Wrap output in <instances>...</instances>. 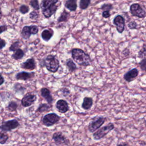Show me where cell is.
Wrapping results in <instances>:
<instances>
[{
    "instance_id": "26",
    "label": "cell",
    "mask_w": 146,
    "mask_h": 146,
    "mask_svg": "<svg viewBox=\"0 0 146 146\" xmlns=\"http://www.w3.org/2000/svg\"><path fill=\"white\" fill-rule=\"evenodd\" d=\"M18 107V104L17 102L14 101H11L9 103L8 106L6 107V109L9 111H15L17 110V108Z\"/></svg>"
},
{
    "instance_id": "35",
    "label": "cell",
    "mask_w": 146,
    "mask_h": 146,
    "mask_svg": "<svg viewBox=\"0 0 146 146\" xmlns=\"http://www.w3.org/2000/svg\"><path fill=\"white\" fill-rule=\"evenodd\" d=\"M30 30L32 35H35L38 33L39 28L38 26L35 25H31L30 26Z\"/></svg>"
},
{
    "instance_id": "17",
    "label": "cell",
    "mask_w": 146,
    "mask_h": 146,
    "mask_svg": "<svg viewBox=\"0 0 146 146\" xmlns=\"http://www.w3.org/2000/svg\"><path fill=\"white\" fill-rule=\"evenodd\" d=\"M54 31L51 29H44L41 33L42 39L45 42H48L54 35Z\"/></svg>"
},
{
    "instance_id": "9",
    "label": "cell",
    "mask_w": 146,
    "mask_h": 146,
    "mask_svg": "<svg viewBox=\"0 0 146 146\" xmlns=\"http://www.w3.org/2000/svg\"><path fill=\"white\" fill-rule=\"evenodd\" d=\"M113 23L116 26L117 31L121 34L125 30V19L124 17L120 15H116L113 20Z\"/></svg>"
},
{
    "instance_id": "32",
    "label": "cell",
    "mask_w": 146,
    "mask_h": 146,
    "mask_svg": "<svg viewBox=\"0 0 146 146\" xmlns=\"http://www.w3.org/2000/svg\"><path fill=\"white\" fill-rule=\"evenodd\" d=\"M39 17V13L37 11V10H33L29 14V18L32 20H36Z\"/></svg>"
},
{
    "instance_id": "5",
    "label": "cell",
    "mask_w": 146,
    "mask_h": 146,
    "mask_svg": "<svg viewBox=\"0 0 146 146\" xmlns=\"http://www.w3.org/2000/svg\"><path fill=\"white\" fill-rule=\"evenodd\" d=\"M106 120L107 118L102 116H97L94 117L88 125V131L91 133H94L100 128Z\"/></svg>"
},
{
    "instance_id": "3",
    "label": "cell",
    "mask_w": 146,
    "mask_h": 146,
    "mask_svg": "<svg viewBox=\"0 0 146 146\" xmlns=\"http://www.w3.org/2000/svg\"><path fill=\"white\" fill-rule=\"evenodd\" d=\"M40 65L42 67H45L48 71L55 73L58 71L60 63L55 55H48L41 61Z\"/></svg>"
},
{
    "instance_id": "10",
    "label": "cell",
    "mask_w": 146,
    "mask_h": 146,
    "mask_svg": "<svg viewBox=\"0 0 146 146\" xmlns=\"http://www.w3.org/2000/svg\"><path fill=\"white\" fill-rule=\"evenodd\" d=\"M52 138L57 145H68L70 143L69 140L65 137V136L61 132H55L53 134Z\"/></svg>"
},
{
    "instance_id": "24",
    "label": "cell",
    "mask_w": 146,
    "mask_h": 146,
    "mask_svg": "<svg viewBox=\"0 0 146 146\" xmlns=\"http://www.w3.org/2000/svg\"><path fill=\"white\" fill-rule=\"evenodd\" d=\"M21 47V44L20 41L17 40V41H15L14 42H13V43L10 45V46L9 47V50L10 51L14 52V51H15L17 50L20 48Z\"/></svg>"
},
{
    "instance_id": "14",
    "label": "cell",
    "mask_w": 146,
    "mask_h": 146,
    "mask_svg": "<svg viewBox=\"0 0 146 146\" xmlns=\"http://www.w3.org/2000/svg\"><path fill=\"white\" fill-rule=\"evenodd\" d=\"M21 67L22 68L32 71L36 68L35 60L33 58L27 59L25 62L21 63Z\"/></svg>"
},
{
    "instance_id": "1",
    "label": "cell",
    "mask_w": 146,
    "mask_h": 146,
    "mask_svg": "<svg viewBox=\"0 0 146 146\" xmlns=\"http://www.w3.org/2000/svg\"><path fill=\"white\" fill-rule=\"evenodd\" d=\"M59 0H42L40 3L42 13L46 18H50L60 7Z\"/></svg>"
},
{
    "instance_id": "18",
    "label": "cell",
    "mask_w": 146,
    "mask_h": 146,
    "mask_svg": "<svg viewBox=\"0 0 146 146\" xmlns=\"http://www.w3.org/2000/svg\"><path fill=\"white\" fill-rule=\"evenodd\" d=\"M93 105V99L91 97L86 96L83 98V103L82 104V107L85 110H90Z\"/></svg>"
},
{
    "instance_id": "12",
    "label": "cell",
    "mask_w": 146,
    "mask_h": 146,
    "mask_svg": "<svg viewBox=\"0 0 146 146\" xmlns=\"http://www.w3.org/2000/svg\"><path fill=\"white\" fill-rule=\"evenodd\" d=\"M139 73V70L136 68H133L124 74L123 79L127 82H131L137 77Z\"/></svg>"
},
{
    "instance_id": "6",
    "label": "cell",
    "mask_w": 146,
    "mask_h": 146,
    "mask_svg": "<svg viewBox=\"0 0 146 146\" xmlns=\"http://www.w3.org/2000/svg\"><path fill=\"white\" fill-rule=\"evenodd\" d=\"M60 120V116L55 113H50L45 115L42 119V121L43 125L46 127H51L56 124Z\"/></svg>"
},
{
    "instance_id": "22",
    "label": "cell",
    "mask_w": 146,
    "mask_h": 146,
    "mask_svg": "<svg viewBox=\"0 0 146 146\" xmlns=\"http://www.w3.org/2000/svg\"><path fill=\"white\" fill-rule=\"evenodd\" d=\"M25 56V52L21 48L17 50L11 55V58L15 60H19L23 58Z\"/></svg>"
},
{
    "instance_id": "30",
    "label": "cell",
    "mask_w": 146,
    "mask_h": 146,
    "mask_svg": "<svg viewBox=\"0 0 146 146\" xmlns=\"http://www.w3.org/2000/svg\"><path fill=\"white\" fill-rule=\"evenodd\" d=\"M29 10H30V9H29V6L26 5H24V4L21 5V6L19 7V12L22 14H26L28 13L29 12Z\"/></svg>"
},
{
    "instance_id": "38",
    "label": "cell",
    "mask_w": 146,
    "mask_h": 146,
    "mask_svg": "<svg viewBox=\"0 0 146 146\" xmlns=\"http://www.w3.org/2000/svg\"><path fill=\"white\" fill-rule=\"evenodd\" d=\"M6 45V42L5 39L0 38V50L3 48Z\"/></svg>"
},
{
    "instance_id": "20",
    "label": "cell",
    "mask_w": 146,
    "mask_h": 146,
    "mask_svg": "<svg viewBox=\"0 0 146 146\" xmlns=\"http://www.w3.org/2000/svg\"><path fill=\"white\" fill-rule=\"evenodd\" d=\"M70 17V13L66 10V9H63V11L61 13L60 16L58 17L57 19L58 23L60 22H66L68 21Z\"/></svg>"
},
{
    "instance_id": "41",
    "label": "cell",
    "mask_w": 146,
    "mask_h": 146,
    "mask_svg": "<svg viewBox=\"0 0 146 146\" xmlns=\"http://www.w3.org/2000/svg\"><path fill=\"white\" fill-rule=\"evenodd\" d=\"M5 82L4 78L0 74V86H1Z\"/></svg>"
},
{
    "instance_id": "2",
    "label": "cell",
    "mask_w": 146,
    "mask_h": 146,
    "mask_svg": "<svg viewBox=\"0 0 146 146\" xmlns=\"http://www.w3.org/2000/svg\"><path fill=\"white\" fill-rule=\"evenodd\" d=\"M71 56L74 60L80 66L87 67L91 64L92 60L90 55L80 48H73L71 50Z\"/></svg>"
},
{
    "instance_id": "36",
    "label": "cell",
    "mask_w": 146,
    "mask_h": 146,
    "mask_svg": "<svg viewBox=\"0 0 146 146\" xmlns=\"http://www.w3.org/2000/svg\"><path fill=\"white\" fill-rule=\"evenodd\" d=\"M128 26L130 29H135L137 28V24L135 21H131L128 24Z\"/></svg>"
},
{
    "instance_id": "33",
    "label": "cell",
    "mask_w": 146,
    "mask_h": 146,
    "mask_svg": "<svg viewBox=\"0 0 146 146\" xmlns=\"http://www.w3.org/2000/svg\"><path fill=\"white\" fill-rule=\"evenodd\" d=\"M139 66L143 71H146V58H143L139 63Z\"/></svg>"
},
{
    "instance_id": "13",
    "label": "cell",
    "mask_w": 146,
    "mask_h": 146,
    "mask_svg": "<svg viewBox=\"0 0 146 146\" xmlns=\"http://www.w3.org/2000/svg\"><path fill=\"white\" fill-rule=\"evenodd\" d=\"M56 108L59 112L62 113H66L69 110V106L67 102L63 99H60L56 102Z\"/></svg>"
},
{
    "instance_id": "8",
    "label": "cell",
    "mask_w": 146,
    "mask_h": 146,
    "mask_svg": "<svg viewBox=\"0 0 146 146\" xmlns=\"http://www.w3.org/2000/svg\"><path fill=\"white\" fill-rule=\"evenodd\" d=\"M19 126V123L16 119L9 120L2 123L0 125V131L8 132Z\"/></svg>"
},
{
    "instance_id": "4",
    "label": "cell",
    "mask_w": 146,
    "mask_h": 146,
    "mask_svg": "<svg viewBox=\"0 0 146 146\" xmlns=\"http://www.w3.org/2000/svg\"><path fill=\"white\" fill-rule=\"evenodd\" d=\"M115 128V125L112 123H109L107 125L99 128L97 131L94 132L92 137L95 140H100L104 137L110 132Z\"/></svg>"
},
{
    "instance_id": "25",
    "label": "cell",
    "mask_w": 146,
    "mask_h": 146,
    "mask_svg": "<svg viewBox=\"0 0 146 146\" xmlns=\"http://www.w3.org/2000/svg\"><path fill=\"white\" fill-rule=\"evenodd\" d=\"M91 0H80L79 8L82 10H86L90 5Z\"/></svg>"
},
{
    "instance_id": "7",
    "label": "cell",
    "mask_w": 146,
    "mask_h": 146,
    "mask_svg": "<svg viewBox=\"0 0 146 146\" xmlns=\"http://www.w3.org/2000/svg\"><path fill=\"white\" fill-rule=\"evenodd\" d=\"M129 11L134 17L140 18H143L146 17V11L139 3H133L130 6Z\"/></svg>"
},
{
    "instance_id": "21",
    "label": "cell",
    "mask_w": 146,
    "mask_h": 146,
    "mask_svg": "<svg viewBox=\"0 0 146 146\" xmlns=\"http://www.w3.org/2000/svg\"><path fill=\"white\" fill-rule=\"evenodd\" d=\"M21 35L24 39H28L31 36V33L30 30V26H25L21 32Z\"/></svg>"
},
{
    "instance_id": "15",
    "label": "cell",
    "mask_w": 146,
    "mask_h": 146,
    "mask_svg": "<svg viewBox=\"0 0 146 146\" xmlns=\"http://www.w3.org/2000/svg\"><path fill=\"white\" fill-rule=\"evenodd\" d=\"M35 76L34 72H28L26 71H22L18 72L15 75V78L17 80H27L33 78Z\"/></svg>"
},
{
    "instance_id": "42",
    "label": "cell",
    "mask_w": 146,
    "mask_h": 146,
    "mask_svg": "<svg viewBox=\"0 0 146 146\" xmlns=\"http://www.w3.org/2000/svg\"><path fill=\"white\" fill-rule=\"evenodd\" d=\"M2 13L1 11L0 10V20H1V19L2 18Z\"/></svg>"
},
{
    "instance_id": "39",
    "label": "cell",
    "mask_w": 146,
    "mask_h": 146,
    "mask_svg": "<svg viewBox=\"0 0 146 146\" xmlns=\"http://www.w3.org/2000/svg\"><path fill=\"white\" fill-rule=\"evenodd\" d=\"M7 26L6 25H0V34H2V33L7 31Z\"/></svg>"
},
{
    "instance_id": "19",
    "label": "cell",
    "mask_w": 146,
    "mask_h": 146,
    "mask_svg": "<svg viewBox=\"0 0 146 146\" xmlns=\"http://www.w3.org/2000/svg\"><path fill=\"white\" fill-rule=\"evenodd\" d=\"M64 6L70 11H75L78 7L77 0H66L64 3Z\"/></svg>"
},
{
    "instance_id": "40",
    "label": "cell",
    "mask_w": 146,
    "mask_h": 146,
    "mask_svg": "<svg viewBox=\"0 0 146 146\" xmlns=\"http://www.w3.org/2000/svg\"><path fill=\"white\" fill-rule=\"evenodd\" d=\"M116 146H130V145L127 142H122V143H120V144H118Z\"/></svg>"
},
{
    "instance_id": "23",
    "label": "cell",
    "mask_w": 146,
    "mask_h": 146,
    "mask_svg": "<svg viewBox=\"0 0 146 146\" xmlns=\"http://www.w3.org/2000/svg\"><path fill=\"white\" fill-rule=\"evenodd\" d=\"M66 66L69 70L70 72H74L77 69L76 65L75 63L73 62V60L71 59H68L66 61Z\"/></svg>"
},
{
    "instance_id": "11",
    "label": "cell",
    "mask_w": 146,
    "mask_h": 146,
    "mask_svg": "<svg viewBox=\"0 0 146 146\" xmlns=\"http://www.w3.org/2000/svg\"><path fill=\"white\" fill-rule=\"evenodd\" d=\"M36 100L35 95L31 93H27L25 95L21 100V104L24 107H27L31 106Z\"/></svg>"
},
{
    "instance_id": "28",
    "label": "cell",
    "mask_w": 146,
    "mask_h": 146,
    "mask_svg": "<svg viewBox=\"0 0 146 146\" xmlns=\"http://www.w3.org/2000/svg\"><path fill=\"white\" fill-rule=\"evenodd\" d=\"M50 106L48 105L47 104H40L38 108H37L36 112H43L46 111H48L50 108Z\"/></svg>"
},
{
    "instance_id": "16",
    "label": "cell",
    "mask_w": 146,
    "mask_h": 146,
    "mask_svg": "<svg viewBox=\"0 0 146 146\" xmlns=\"http://www.w3.org/2000/svg\"><path fill=\"white\" fill-rule=\"evenodd\" d=\"M40 93H41V96L47 101V102L48 104L52 103V102L53 101L52 96H51L50 91L48 88H45V87L41 88Z\"/></svg>"
},
{
    "instance_id": "29",
    "label": "cell",
    "mask_w": 146,
    "mask_h": 146,
    "mask_svg": "<svg viewBox=\"0 0 146 146\" xmlns=\"http://www.w3.org/2000/svg\"><path fill=\"white\" fill-rule=\"evenodd\" d=\"M29 4L35 10L38 11L40 8V5H39L38 0H30Z\"/></svg>"
},
{
    "instance_id": "34",
    "label": "cell",
    "mask_w": 146,
    "mask_h": 146,
    "mask_svg": "<svg viewBox=\"0 0 146 146\" xmlns=\"http://www.w3.org/2000/svg\"><path fill=\"white\" fill-rule=\"evenodd\" d=\"M112 8H113V6L111 3H104L102 5V6L100 7V9L103 11H105V10L110 11L112 9Z\"/></svg>"
},
{
    "instance_id": "27",
    "label": "cell",
    "mask_w": 146,
    "mask_h": 146,
    "mask_svg": "<svg viewBox=\"0 0 146 146\" xmlns=\"http://www.w3.org/2000/svg\"><path fill=\"white\" fill-rule=\"evenodd\" d=\"M9 139V135L6 132L0 131V144H4L6 143L7 140Z\"/></svg>"
},
{
    "instance_id": "37",
    "label": "cell",
    "mask_w": 146,
    "mask_h": 146,
    "mask_svg": "<svg viewBox=\"0 0 146 146\" xmlns=\"http://www.w3.org/2000/svg\"><path fill=\"white\" fill-rule=\"evenodd\" d=\"M111 16V14H110V11H108V10H105V11H103V13H102V17L104 18H108L109 17H110Z\"/></svg>"
},
{
    "instance_id": "43",
    "label": "cell",
    "mask_w": 146,
    "mask_h": 146,
    "mask_svg": "<svg viewBox=\"0 0 146 146\" xmlns=\"http://www.w3.org/2000/svg\"><path fill=\"white\" fill-rule=\"evenodd\" d=\"M144 124H145V127H146V120L144 121Z\"/></svg>"
},
{
    "instance_id": "31",
    "label": "cell",
    "mask_w": 146,
    "mask_h": 146,
    "mask_svg": "<svg viewBox=\"0 0 146 146\" xmlns=\"http://www.w3.org/2000/svg\"><path fill=\"white\" fill-rule=\"evenodd\" d=\"M138 58H146V46L144 45L143 47L138 52Z\"/></svg>"
}]
</instances>
